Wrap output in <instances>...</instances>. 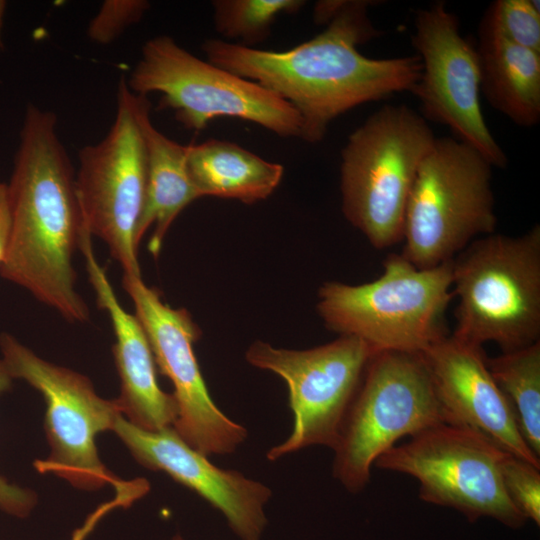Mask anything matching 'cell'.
Instances as JSON below:
<instances>
[{
    "label": "cell",
    "instance_id": "6da1fadb",
    "mask_svg": "<svg viewBox=\"0 0 540 540\" xmlns=\"http://www.w3.org/2000/svg\"><path fill=\"white\" fill-rule=\"evenodd\" d=\"M374 1H319L314 20L327 27L284 51L208 39L207 61L258 83L298 113L300 139L321 141L330 123L358 105L412 92L421 75L417 55L388 59L364 56L357 46L379 36L368 17Z\"/></svg>",
    "mask_w": 540,
    "mask_h": 540
},
{
    "label": "cell",
    "instance_id": "7a4b0ae2",
    "mask_svg": "<svg viewBox=\"0 0 540 540\" xmlns=\"http://www.w3.org/2000/svg\"><path fill=\"white\" fill-rule=\"evenodd\" d=\"M7 185L11 235L1 277L67 321L86 322L89 308L76 290L72 263L84 220L71 161L51 111L27 106Z\"/></svg>",
    "mask_w": 540,
    "mask_h": 540
},
{
    "label": "cell",
    "instance_id": "3957f363",
    "mask_svg": "<svg viewBox=\"0 0 540 540\" xmlns=\"http://www.w3.org/2000/svg\"><path fill=\"white\" fill-rule=\"evenodd\" d=\"M452 287L457 339L502 352L540 341V226L472 241L452 259Z\"/></svg>",
    "mask_w": 540,
    "mask_h": 540
},
{
    "label": "cell",
    "instance_id": "277c9868",
    "mask_svg": "<svg viewBox=\"0 0 540 540\" xmlns=\"http://www.w3.org/2000/svg\"><path fill=\"white\" fill-rule=\"evenodd\" d=\"M383 269L371 282L323 284L318 313L329 330L361 340L374 354H421L447 335L444 314L454 297L452 260L421 269L401 254H391Z\"/></svg>",
    "mask_w": 540,
    "mask_h": 540
},
{
    "label": "cell",
    "instance_id": "5b68a950",
    "mask_svg": "<svg viewBox=\"0 0 540 540\" xmlns=\"http://www.w3.org/2000/svg\"><path fill=\"white\" fill-rule=\"evenodd\" d=\"M436 138L403 104L382 106L349 135L341 151L342 211L373 247L403 241L409 194Z\"/></svg>",
    "mask_w": 540,
    "mask_h": 540
},
{
    "label": "cell",
    "instance_id": "8992f818",
    "mask_svg": "<svg viewBox=\"0 0 540 540\" xmlns=\"http://www.w3.org/2000/svg\"><path fill=\"white\" fill-rule=\"evenodd\" d=\"M492 165L474 147L436 138L411 188L401 255L417 268L451 261L475 239L495 233Z\"/></svg>",
    "mask_w": 540,
    "mask_h": 540
},
{
    "label": "cell",
    "instance_id": "52a82bcc",
    "mask_svg": "<svg viewBox=\"0 0 540 540\" xmlns=\"http://www.w3.org/2000/svg\"><path fill=\"white\" fill-rule=\"evenodd\" d=\"M421 354L379 352L370 358L333 448V476L349 492L362 491L375 461L405 436L444 423Z\"/></svg>",
    "mask_w": 540,
    "mask_h": 540
},
{
    "label": "cell",
    "instance_id": "ba28073f",
    "mask_svg": "<svg viewBox=\"0 0 540 540\" xmlns=\"http://www.w3.org/2000/svg\"><path fill=\"white\" fill-rule=\"evenodd\" d=\"M126 82L137 95L160 93V108L172 109L187 129L200 131L215 118L230 117L281 137H301V119L288 102L256 82L196 57L168 35L144 43Z\"/></svg>",
    "mask_w": 540,
    "mask_h": 540
},
{
    "label": "cell",
    "instance_id": "9c48e42d",
    "mask_svg": "<svg viewBox=\"0 0 540 540\" xmlns=\"http://www.w3.org/2000/svg\"><path fill=\"white\" fill-rule=\"evenodd\" d=\"M0 351L11 377L26 381L46 404L44 428L50 453L35 462L37 471L54 474L79 489L114 487L120 479L100 460L95 439L113 431L122 415L118 400L100 397L85 375L40 358L7 332L0 334Z\"/></svg>",
    "mask_w": 540,
    "mask_h": 540
},
{
    "label": "cell",
    "instance_id": "30bf717a",
    "mask_svg": "<svg viewBox=\"0 0 540 540\" xmlns=\"http://www.w3.org/2000/svg\"><path fill=\"white\" fill-rule=\"evenodd\" d=\"M505 453L482 433L444 422L394 445L374 466L414 477L423 501L453 508L470 522L490 517L518 529L527 519L505 491Z\"/></svg>",
    "mask_w": 540,
    "mask_h": 540
},
{
    "label": "cell",
    "instance_id": "8fae6325",
    "mask_svg": "<svg viewBox=\"0 0 540 540\" xmlns=\"http://www.w3.org/2000/svg\"><path fill=\"white\" fill-rule=\"evenodd\" d=\"M75 188L84 224L102 239L124 274L141 276L136 230L147 179L145 146L137 117V94L122 78L117 110L106 136L79 151Z\"/></svg>",
    "mask_w": 540,
    "mask_h": 540
},
{
    "label": "cell",
    "instance_id": "7c38bea8",
    "mask_svg": "<svg viewBox=\"0 0 540 540\" xmlns=\"http://www.w3.org/2000/svg\"><path fill=\"white\" fill-rule=\"evenodd\" d=\"M372 355L365 343L350 336L305 350L263 341L248 347L247 362L280 376L289 392L293 427L283 442L268 450L270 461L313 445L333 450Z\"/></svg>",
    "mask_w": 540,
    "mask_h": 540
},
{
    "label": "cell",
    "instance_id": "4fadbf2b",
    "mask_svg": "<svg viewBox=\"0 0 540 540\" xmlns=\"http://www.w3.org/2000/svg\"><path fill=\"white\" fill-rule=\"evenodd\" d=\"M122 286L134 304L155 364L173 384L175 431L206 456L235 452L246 440L247 429L228 418L209 394L193 350L201 332L190 313L164 303L141 276L123 274Z\"/></svg>",
    "mask_w": 540,
    "mask_h": 540
},
{
    "label": "cell",
    "instance_id": "5bb4252c",
    "mask_svg": "<svg viewBox=\"0 0 540 540\" xmlns=\"http://www.w3.org/2000/svg\"><path fill=\"white\" fill-rule=\"evenodd\" d=\"M412 46L421 62L413 91L423 117L445 125L455 138L477 149L493 167L508 159L491 134L480 105L476 47L460 33L459 20L442 1L415 14Z\"/></svg>",
    "mask_w": 540,
    "mask_h": 540
},
{
    "label": "cell",
    "instance_id": "9a60e30c",
    "mask_svg": "<svg viewBox=\"0 0 540 540\" xmlns=\"http://www.w3.org/2000/svg\"><path fill=\"white\" fill-rule=\"evenodd\" d=\"M113 432L136 461L196 492L226 519L240 540H261L271 489L236 470L222 469L185 442L173 427L142 429L121 415Z\"/></svg>",
    "mask_w": 540,
    "mask_h": 540
},
{
    "label": "cell",
    "instance_id": "2e32d148",
    "mask_svg": "<svg viewBox=\"0 0 540 540\" xmlns=\"http://www.w3.org/2000/svg\"><path fill=\"white\" fill-rule=\"evenodd\" d=\"M446 423L476 430L504 451L540 468L516 413L492 377L482 347L446 335L421 353Z\"/></svg>",
    "mask_w": 540,
    "mask_h": 540
},
{
    "label": "cell",
    "instance_id": "e0dca14e",
    "mask_svg": "<svg viewBox=\"0 0 540 540\" xmlns=\"http://www.w3.org/2000/svg\"><path fill=\"white\" fill-rule=\"evenodd\" d=\"M79 249L85 258L98 307L107 312L114 331L113 354L121 383L117 400L122 415L146 430L173 427L178 413L176 400L173 394L160 388L145 331L137 317L121 306L105 269L95 257L92 235L87 228L82 231Z\"/></svg>",
    "mask_w": 540,
    "mask_h": 540
},
{
    "label": "cell",
    "instance_id": "ac0fdd59",
    "mask_svg": "<svg viewBox=\"0 0 540 540\" xmlns=\"http://www.w3.org/2000/svg\"><path fill=\"white\" fill-rule=\"evenodd\" d=\"M137 117L145 146L147 179L136 243L139 247L147 229L154 226L148 250L157 257L173 221L201 195L189 173L188 146L168 138L153 125L147 96L137 95Z\"/></svg>",
    "mask_w": 540,
    "mask_h": 540
},
{
    "label": "cell",
    "instance_id": "d6986e66",
    "mask_svg": "<svg viewBox=\"0 0 540 540\" xmlns=\"http://www.w3.org/2000/svg\"><path fill=\"white\" fill-rule=\"evenodd\" d=\"M480 91L490 105L516 125L540 120V53L519 46L484 23L476 47Z\"/></svg>",
    "mask_w": 540,
    "mask_h": 540
},
{
    "label": "cell",
    "instance_id": "ffe728a7",
    "mask_svg": "<svg viewBox=\"0 0 540 540\" xmlns=\"http://www.w3.org/2000/svg\"><path fill=\"white\" fill-rule=\"evenodd\" d=\"M187 146L189 173L201 197L252 204L269 197L283 177L282 165L234 142L209 139Z\"/></svg>",
    "mask_w": 540,
    "mask_h": 540
},
{
    "label": "cell",
    "instance_id": "44dd1931",
    "mask_svg": "<svg viewBox=\"0 0 540 540\" xmlns=\"http://www.w3.org/2000/svg\"><path fill=\"white\" fill-rule=\"evenodd\" d=\"M487 367L510 401L521 435L540 456V341L499 356L486 357Z\"/></svg>",
    "mask_w": 540,
    "mask_h": 540
},
{
    "label": "cell",
    "instance_id": "7402d4cb",
    "mask_svg": "<svg viewBox=\"0 0 540 540\" xmlns=\"http://www.w3.org/2000/svg\"><path fill=\"white\" fill-rule=\"evenodd\" d=\"M303 0H214L213 20L216 31L242 45H254L265 40L278 16L294 14Z\"/></svg>",
    "mask_w": 540,
    "mask_h": 540
},
{
    "label": "cell",
    "instance_id": "603a6c76",
    "mask_svg": "<svg viewBox=\"0 0 540 540\" xmlns=\"http://www.w3.org/2000/svg\"><path fill=\"white\" fill-rule=\"evenodd\" d=\"M481 22L509 41L540 53V12L536 1H494Z\"/></svg>",
    "mask_w": 540,
    "mask_h": 540
},
{
    "label": "cell",
    "instance_id": "cb8c5ba5",
    "mask_svg": "<svg viewBox=\"0 0 540 540\" xmlns=\"http://www.w3.org/2000/svg\"><path fill=\"white\" fill-rule=\"evenodd\" d=\"M540 468L508 452L500 472L505 491L518 510L540 524Z\"/></svg>",
    "mask_w": 540,
    "mask_h": 540
},
{
    "label": "cell",
    "instance_id": "d4e9b609",
    "mask_svg": "<svg viewBox=\"0 0 540 540\" xmlns=\"http://www.w3.org/2000/svg\"><path fill=\"white\" fill-rule=\"evenodd\" d=\"M149 7L145 0H106L89 23L88 37L97 44H110L139 22Z\"/></svg>",
    "mask_w": 540,
    "mask_h": 540
},
{
    "label": "cell",
    "instance_id": "484cf974",
    "mask_svg": "<svg viewBox=\"0 0 540 540\" xmlns=\"http://www.w3.org/2000/svg\"><path fill=\"white\" fill-rule=\"evenodd\" d=\"M114 489L116 491L115 497L95 509L84 523L74 530L70 540H85L108 512L118 507L130 506L134 501L148 493L150 485L144 478H137L130 481L121 480Z\"/></svg>",
    "mask_w": 540,
    "mask_h": 540
},
{
    "label": "cell",
    "instance_id": "4316f807",
    "mask_svg": "<svg viewBox=\"0 0 540 540\" xmlns=\"http://www.w3.org/2000/svg\"><path fill=\"white\" fill-rule=\"evenodd\" d=\"M13 380L0 358V394L11 388ZM36 503L37 496L32 490L11 484L0 477V509L3 512L24 518L33 510Z\"/></svg>",
    "mask_w": 540,
    "mask_h": 540
},
{
    "label": "cell",
    "instance_id": "83f0119b",
    "mask_svg": "<svg viewBox=\"0 0 540 540\" xmlns=\"http://www.w3.org/2000/svg\"><path fill=\"white\" fill-rule=\"evenodd\" d=\"M11 235V209L7 183L0 181V265L5 259Z\"/></svg>",
    "mask_w": 540,
    "mask_h": 540
},
{
    "label": "cell",
    "instance_id": "f1b7e54d",
    "mask_svg": "<svg viewBox=\"0 0 540 540\" xmlns=\"http://www.w3.org/2000/svg\"><path fill=\"white\" fill-rule=\"evenodd\" d=\"M6 6H7L6 1L0 0V52L3 46L2 38H1V31H2V26H3V18H4Z\"/></svg>",
    "mask_w": 540,
    "mask_h": 540
},
{
    "label": "cell",
    "instance_id": "f546056e",
    "mask_svg": "<svg viewBox=\"0 0 540 540\" xmlns=\"http://www.w3.org/2000/svg\"><path fill=\"white\" fill-rule=\"evenodd\" d=\"M171 540H185L181 535H175Z\"/></svg>",
    "mask_w": 540,
    "mask_h": 540
}]
</instances>
